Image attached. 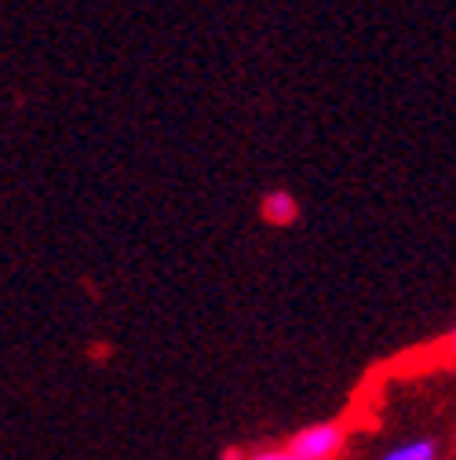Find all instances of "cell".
I'll use <instances>...</instances> for the list:
<instances>
[{"instance_id":"1","label":"cell","mask_w":456,"mask_h":460,"mask_svg":"<svg viewBox=\"0 0 456 460\" xmlns=\"http://www.w3.org/2000/svg\"><path fill=\"white\" fill-rule=\"evenodd\" d=\"M344 442H347L344 420H321V424H307L303 431H296L285 442V449L296 460H332L344 449Z\"/></svg>"},{"instance_id":"2","label":"cell","mask_w":456,"mask_h":460,"mask_svg":"<svg viewBox=\"0 0 456 460\" xmlns=\"http://www.w3.org/2000/svg\"><path fill=\"white\" fill-rule=\"evenodd\" d=\"M259 212H263V219H267V223L285 226V223H293V219L300 216V205H296V198H293L289 190H270V194L263 198Z\"/></svg>"},{"instance_id":"3","label":"cell","mask_w":456,"mask_h":460,"mask_svg":"<svg viewBox=\"0 0 456 460\" xmlns=\"http://www.w3.org/2000/svg\"><path fill=\"white\" fill-rule=\"evenodd\" d=\"M380 460H434V442L431 438H413V442L387 449Z\"/></svg>"},{"instance_id":"4","label":"cell","mask_w":456,"mask_h":460,"mask_svg":"<svg viewBox=\"0 0 456 460\" xmlns=\"http://www.w3.org/2000/svg\"><path fill=\"white\" fill-rule=\"evenodd\" d=\"M223 460H245V453H241V449H226Z\"/></svg>"},{"instance_id":"5","label":"cell","mask_w":456,"mask_h":460,"mask_svg":"<svg viewBox=\"0 0 456 460\" xmlns=\"http://www.w3.org/2000/svg\"><path fill=\"white\" fill-rule=\"evenodd\" d=\"M445 351H449V355H452V358H456V329H452V336H449V340H445Z\"/></svg>"}]
</instances>
